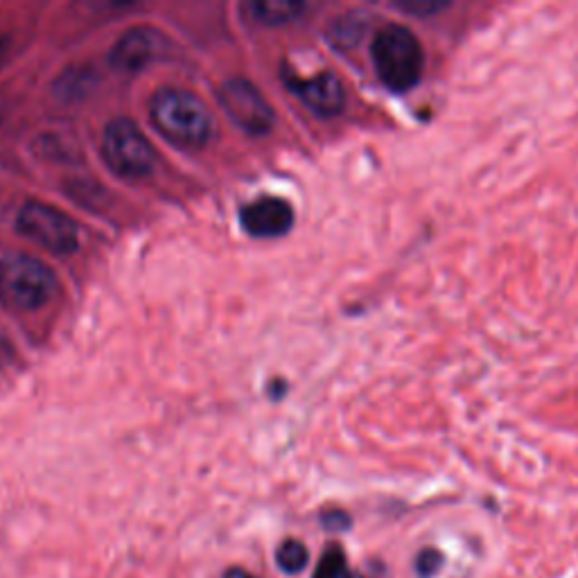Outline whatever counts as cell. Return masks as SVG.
Segmentation results:
<instances>
[{"mask_svg": "<svg viewBox=\"0 0 578 578\" xmlns=\"http://www.w3.org/2000/svg\"><path fill=\"white\" fill-rule=\"evenodd\" d=\"M371 62L389 91L407 93L423 80L425 50L407 25L389 23L373 37Z\"/></svg>", "mask_w": 578, "mask_h": 578, "instance_id": "cell-1", "label": "cell"}, {"mask_svg": "<svg viewBox=\"0 0 578 578\" xmlns=\"http://www.w3.org/2000/svg\"><path fill=\"white\" fill-rule=\"evenodd\" d=\"M152 121L172 143L202 147L213 136V115L190 91L163 89L152 100Z\"/></svg>", "mask_w": 578, "mask_h": 578, "instance_id": "cell-2", "label": "cell"}, {"mask_svg": "<svg viewBox=\"0 0 578 578\" xmlns=\"http://www.w3.org/2000/svg\"><path fill=\"white\" fill-rule=\"evenodd\" d=\"M56 289V278L48 265L25 254L0 260V297L21 310L43 308Z\"/></svg>", "mask_w": 578, "mask_h": 578, "instance_id": "cell-3", "label": "cell"}, {"mask_svg": "<svg viewBox=\"0 0 578 578\" xmlns=\"http://www.w3.org/2000/svg\"><path fill=\"white\" fill-rule=\"evenodd\" d=\"M102 156L123 179H141L154 169L156 154L141 127L127 118L111 121L102 134Z\"/></svg>", "mask_w": 578, "mask_h": 578, "instance_id": "cell-4", "label": "cell"}, {"mask_svg": "<svg viewBox=\"0 0 578 578\" xmlns=\"http://www.w3.org/2000/svg\"><path fill=\"white\" fill-rule=\"evenodd\" d=\"M17 226L25 238L41 245L43 249L69 256L80 247V228L78 224L60 208L43 202L23 204Z\"/></svg>", "mask_w": 578, "mask_h": 578, "instance_id": "cell-5", "label": "cell"}, {"mask_svg": "<svg viewBox=\"0 0 578 578\" xmlns=\"http://www.w3.org/2000/svg\"><path fill=\"white\" fill-rule=\"evenodd\" d=\"M219 102L240 130L247 134H267L273 127V109L249 80H228L219 89Z\"/></svg>", "mask_w": 578, "mask_h": 578, "instance_id": "cell-6", "label": "cell"}, {"mask_svg": "<svg viewBox=\"0 0 578 578\" xmlns=\"http://www.w3.org/2000/svg\"><path fill=\"white\" fill-rule=\"evenodd\" d=\"M287 84L319 118H334L345 106V89L332 73H319L314 78H287Z\"/></svg>", "mask_w": 578, "mask_h": 578, "instance_id": "cell-7", "label": "cell"}, {"mask_svg": "<svg viewBox=\"0 0 578 578\" xmlns=\"http://www.w3.org/2000/svg\"><path fill=\"white\" fill-rule=\"evenodd\" d=\"M242 228L254 238H280L295 226V208L280 197H260L242 208Z\"/></svg>", "mask_w": 578, "mask_h": 578, "instance_id": "cell-8", "label": "cell"}, {"mask_svg": "<svg viewBox=\"0 0 578 578\" xmlns=\"http://www.w3.org/2000/svg\"><path fill=\"white\" fill-rule=\"evenodd\" d=\"M158 34L149 28H134L127 30L115 45L111 48L109 62L121 73H138L145 69L158 50Z\"/></svg>", "mask_w": 578, "mask_h": 578, "instance_id": "cell-9", "label": "cell"}, {"mask_svg": "<svg viewBox=\"0 0 578 578\" xmlns=\"http://www.w3.org/2000/svg\"><path fill=\"white\" fill-rule=\"evenodd\" d=\"M247 10L262 25H285L297 21L308 8L303 3H289V0H256Z\"/></svg>", "mask_w": 578, "mask_h": 578, "instance_id": "cell-10", "label": "cell"}, {"mask_svg": "<svg viewBox=\"0 0 578 578\" xmlns=\"http://www.w3.org/2000/svg\"><path fill=\"white\" fill-rule=\"evenodd\" d=\"M367 32V19L362 14L337 17L328 30V39L339 50H349L362 41Z\"/></svg>", "mask_w": 578, "mask_h": 578, "instance_id": "cell-11", "label": "cell"}, {"mask_svg": "<svg viewBox=\"0 0 578 578\" xmlns=\"http://www.w3.org/2000/svg\"><path fill=\"white\" fill-rule=\"evenodd\" d=\"M276 562L285 574H299L308 567L310 554L301 540H285L276 551Z\"/></svg>", "mask_w": 578, "mask_h": 578, "instance_id": "cell-12", "label": "cell"}, {"mask_svg": "<svg viewBox=\"0 0 578 578\" xmlns=\"http://www.w3.org/2000/svg\"><path fill=\"white\" fill-rule=\"evenodd\" d=\"M349 562H345V554L339 545H328L326 551L321 554L317 569L312 578H349Z\"/></svg>", "mask_w": 578, "mask_h": 578, "instance_id": "cell-13", "label": "cell"}, {"mask_svg": "<svg viewBox=\"0 0 578 578\" xmlns=\"http://www.w3.org/2000/svg\"><path fill=\"white\" fill-rule=\"evenodd\" d=\"M443 565V554L436 551V549H423L419 556H416V574L421 578H432Z\"/></svg>", "mask_w": 578, "mask_h": 578, "instance_id": "cell-14", "label": "cell"}, {"mask_svg": "<svg viewBox=\"0 0 578 578\" xmlns=\"http://www.w3.org/2000/svg\"><path fill=\"white\" fill-rule=\"evenodd\" d=\"M321 523H323V527L328 531H334V534L351 529V517H349V513H343V510H328V513H323Z\"/></svg>", "mask_w": 578, "mask_h": 578, "instance_id": "cell-15", "label": "cell"}, {"mask_svg": "<svg viewBox=\"0 0 578 578\" xmlns=\"http://www.w3.org/2000/svg\"><path fill=\"white\" fill-rule=\"evenodd\" d=\"M400 8H402L404 12L430 17V14H436V12L445 10L447 3H432V0H419V3H400Z\"/></svg>", "mask_w": 578, "mask_h": 578, "instance_id": "cell-16", "label": "cell"}, {"mask_svg": "<svg viewBox=\"0 0 578 578\" xmlns=\"http://www.w3.org/2000/svg\"><path fill=\"white\" fill-rule=\"evenodd\" d=\"M12 358H14L12 343H10L3 334H0V369L8 367V364H12Z\"/></svg>", "mask_w": 578, "mask_h": 578, "instance_id": "cell-17", "label": "cell"}, {"mask_svg": "<svg viewBox=\"0 0 578 578\" xmlns=\"http://www.w3.org/2000/svg\"><path fill=\"white\" fill-rule=\"evenodd\" d=\"M224 578H256V576L249 574V571L242 569V567H230V569L224 574Z\"/></svg>", "mask_w": 578, "mask_h": 578, "instance_id": "cell-18", "label": "cell"}, {"mask_svg": "<svg viewBox=\"0 0 578 578\" xmlns=\"http://www.w3.org/2000/svg\"><path fill=\"white\" fill-rule=\"evenodd\" d=\"M3 45H6V43H3V41H0V60H3V54H6V50H3Z\"/></svg>", "mask_w": 578, "mask_h": 578, "instance_id": "cell-19", "label": "cell"}, {"mask_svg": "<svg viewBox=\"0 0 578 578\" xmlns=\"http://www.w3.org/2000/svg\"><path fill=\"white\" fill-rule=\"evenodd\" d=\"M349 578H364V576H360V574H351Z\"/></svg>", "mask_w": 578, "mask_h": 578, "instance_id": "cell-20", "label": "cell"}]
</instances>
